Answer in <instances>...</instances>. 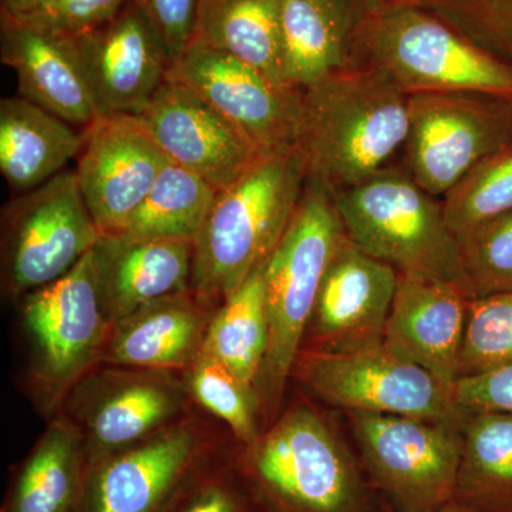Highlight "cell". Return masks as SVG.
Wrapping results in <instances>:
<instances>
[{"label":"cell","mask_w":512,"mask_h":512,"mask_svg":"<svg viewBox=\"0 0 512 512\" xmlns=\"http://www.w3.org/2000/svg\"><path fill=\"white\" fill-rule=\"evenodd\" d=\"M268 336L262 265L214 313L201 350L220 360L255 389L268 349Z\"/></svg>","instance_id":"83f0119b"},{"label":"cell","mask_w":512,"mask_h":512,"mask_svg":"<svg viewBox=\"0 0 512 512\" xmlns=\"http://www.w3.org/2000/svg\"><path fill=\"white\" fill-rule=\"evenodd\" d=\"M167 76L210 103L262 154L295 147L302 90L276 83L238 57L198 43L185 47Z\"/></svg>","instance_id":"7c38bea8"},{"label":"cell","mask_w":512,"mask_h":512,"mask_svg":"<svg viewBox=\"0 0 512 512\" xmlns=\"http://www.w3.org/2000/svg\"><path fill=\"white\" fill-rule=\"evenodd\" d=\"M128 2L130 0H46L36 12L23 19L77 36L100 28Z\"/></svg>","instance_id":"836d02e7"},{"label":"cell","mask_w":512,"mask_h":512,"mask_svg":"<svg viewBox=\"0 0 512 512\" xmlns=\"http://www.w3.org/2000/svg\"><path fill=\"white\" fill-rule=\"evenodd\" d=\"M444 212L458 237L512 208V148L474 168L443 198Z\"/></svg>","instance_id":"4dcf8cb0"},{"label":"cell","mask_w":512,"mask_h":512,"mask_svg":"<svg viewBox=\"0 0 512 512\" xmlns=\"http://www.w3.org/2000/svg\"><path fill=\"white\" fill-rule=\"evenodd\" d=\"M133 117L168 161L200 175L217 191L265 156L210 103L168 76Z\"/></svg>","instance_id":"9a60e30c"},{"label":"cell","mask_w":512,"mask_h":512,"mask_svg":"<svg viewBox=\"0 0 512 512\" xmlns=\"http://www.w3.org/2000/svg\"><path fill=\"white\" fill-rule=\"evenodd\" d=\"M245 447V473L276 512H379L345 440L308 404Z\"/></svg>","instance_id":"277c9868"},{"label":"cell","mask_w":512,"mask_h":512,"mask_svg":"<svg viewBox=\"0 0 512 512\" xmlns=\"http://www.w3.org/2000/svg\"><path fill=\"white\" fill-rule=\"evenodd\" d=\"M101 232L83 200L74 171L5 205L2 211L3 285L15 296L52 284L93 251Z\"/></svg>","instance_id":"30bf717a"},{"label":"cell","mask_w":512,"mask_h":512,"mask_svg":"<svg viewBox=\"0 0 512 512\" xmlns=\"http://www.w3.org/2000/svg\"><path fill=\"white\" fill-rule=\"evenodd\" d=\"M384 512H399V511L394 510V508H390V510H387V511H384Z\"/></svg>","instance_id":"b9f144b4"},{"label":"cell","mask_w":512,"mask_h":512,"mask_svg":"<svg viewBox=\"0 0 512 512\" xmlns=\"http://www.w3.org/2000/svg\"><path fill=\"white\" fill-rule=\"evenodd\" d=\"M83 147L72 124L25 97L0 101V173L26 192L52 180Z\"/></svg>","instance_id":"603a6c76"},{"label":"cell","mask_w":512,"mask_h":512,"mask_svg":"<svg viewBox=\"0 0 512 512\" xmlns=\"http://www.w3.org/2000/svg\"><path fill=\"white\" fill-rule=\"evenodd\" d=\"M295 150L265 154L218 191L195 239L191 292L210 306L228 299L268 261L291 224L306 187Z\"/></svg>","instance_id":"7a4b0ae2"},{"label":"cell","mask_w":512,"mask_h":512,"mask_svg":"<svg viewBox=\"0 0 512 512\" xmlns=\"http://www.w3.org/2000/svg\"><path fill=\"white\" fill-rule=\"evenodd\" d=\"M194 248L187 239L101 235L94 258L113 323L147 303L191 291Z\"/></svg>","instance_id":"44dd1931"},{"label":"cell","mask_w":512,"mask_h":512,"mask_svg":"<svg viewBox=\"0 0 512 512\" xmlns=\"http://www.w3.org/2000/svg\"><path fill=\"white\" fill-rule=\"evenodd\" d=\"M76 40L100 117L137 116L167 79L163 40L136 0Z\"/></svg>","instance_id":"ac0fdd59"},{"label":"cell","mask_w":512,"mask_h":512,"mask_svg":"<svg viewBox=\"0 0 512 512\" xmlns=\"http://www.w3.org/2000/svg\"><path fill=\"white\" fill-rule=\"evenodd\" d=\"M84 473L82 431L67 417L53 420L20 468L5 512H73Z\"/></svg>","instance_id":"484cf974"},{"label":"cell","mask_w":512,"mask_h":512,"mask_svg":"<svg viewBox=\"0 0 512 512\" xmlns=\"http://www.w3.org/2000/svg\"><path fill=\"white\" fill-rule=\"evenodd\" d=\"M22 298L33 386L53 409L100 363L113 328L94 249L62 278Z\"/></svg>","instance_id":"52a82bcc"},{"label":"cell","mask_w":512,"mask_h":512,"mask_svg":"<svg viewBox=\"0 0 512 512\" xmlns=\"http://www.w3.org/2000/svg\"><path fill=\"white\" fill-rule=\"evenodd\" d=\"M410 128L402 167L434 197H444L474 168L512 148V101L484 93L409 96Z\"/></svg>","instance_id":"9c48e42d"},{"label":"cell","mask_w":512,"mask_h":512,"mask_svg":"<svg viewBox=\"0 0 512 512\" xmlns=\"http://www.w3.org/2000/svg\"><path fill=\"white\" fill-rule=\"evenodd\" d=\"M191 43L238 57L285 84L281 0H200Z\"/></svg>","instance_id":"d4e9b609"},{"label":"cell","mask_w":512,"mask_h":512,"mask_svg":"<svg viewBox=\"0 0 512 512\" xmlns=\"http://www.w3.org/2000/svg\"><path fill=\"white\" fill-rule=\"evenodd\" d=\"M453 399L461 413H512V365L461 377L453 387Z\"/></svg>","instance_id":"e575fe53"},{"label":"cell","mask_w":512,"mask_h":512,"mask_svg":"<svg viewBox=\"0 0 512 512\" xmlns=\"http://www.w3.org/2000/svg\"><path fill=\"white\" fill-rule=\"evenodd\" d=\"M370 483L399 512H440L456 497L463 420L348 413Z\"/></svg>","instance_id":"ba28073f"},{"label":"cell","mask_w":512,"mask_h":512,"mask_svg":"<svg viewBox=\"0 0 512 512\" xmlns=\"http://www.w3.org/2000/svg\"><path fill=\"white\" fill-rule=\"evenodd\" d=\"M389 2L390 0H366V5L370 12H375V10L383 8Z\"/></svg>","instance_id":"60d3db41"},{"label":"cell","mask_w":512,"mask_h":512,"mask_svg":"<svg viewBox=\"0 0 512 512\" xmlns=\"http://www.w3.org/2000/svg\"><path fill=\"white\" fill-rule=\"evenodd\" d=\"M474 298L512 292V208L458 237Z\"/></svg>","instance_id":"d6a6232c"},{"label":"cell","mask_w":512,"mask_h":512,"mask_svg":"<svg viewBox=\"0 0 512 512\" xmlns=\"http://www.w3.org/2000/svg\"><path fill=\"white\" fill-rule=\"evenodd\" d=\"M163 40L170 63L190 45L200 0H136Z\"/></svg>","instance_id":"d590c367"},{"label":"cell","mask_w":512,"mask_h":512,"mask_svg":"<svg viewBox=\"0 0 512 512\" xmlns=\"http://www.w3.org/2000/svg\"><path fill=\"white\" fill-rule=\"evenodd\" d=\"M484 8L494 10V12L512 15V0H473Z\"/></svg>","instance_id":"f35d334b"},{"label":"cell","mask_w":512,"mask_h":512,"mask_svg":"<svg viewBox=\"0 0 512 512\" xmlns=\"http://www.w3.org/2000/svg\"><path fill=\"white\" fill-rule=\"evenodd\" d=\"M350 0H281L284 83L305 89L355 66Z\"/></svg>","instance_id":"cb8c5ba5"},{"label":"cell","mask_w":512,"mask_h":512,"mask_svg":"<svg viewBox=\"0 0 512 512\" xmlns=\"http://www.w3.org/2000/svg\"><path fill=\"white\" fill-rule=\"evenodd\" d=\"M332 194L346 235L366 254L399 272L460 286L474 298L443 200L421 188L402 165Z\"/></svg>","instance_id":"5b68a950"},{"label":"cell","mask_w":512,"mask_h":512,"mask_svg":"<svg viewBox=\"0 0 512 512\" xmlns=\"http://www.w3.org/2000/svg\"><path fill=\"white\" fill-rule=\"evenodd\" d=\"M187 370V390L195 402L224 421L245 446L254 443L261 434L258 416L262 414L255 389L202 350Z\"/></svg>","instance_id":"f546056e"},{"label":"cell","mask_w":512,"mask_h":512,"mask_svg":"<svg viewBox=\"0 0 512 512\" xmlns=\"http://www.w3.org/2000/svg\"><path fill=\"white\" fill-rule=\"evenodd\" d=\"M511 365L512 292L471 299L460 379Z\"/></svg>","instance_id":"1f68e13d"},{"label":"cell","mask_w":512,"mask_h":512,"mask_svg":"<svg viewBox=\"0 0 512 512\" xmlns=\"http://www.w3.org/2000/svg\"><path fill=\"white\" fill-rule=\"evenodd\" d=\"M292 377L313 396L346 413L460 421L453 389L383 345L323 352L302 349Z\"/></svg>","instance_id":"8fae6325"},{"label":"cell","mask_w":512,"mask_h":512,"mask_svg":"<svg viewBox=\"0 0 512 512\" xmlns=\"http://www.w3.org/2000/svg\"><path fill=\"white\" fill-rule=\"evenodd\" d=\"M217 194L218 191L200 175L167 161L146 200L113 235L195 242Z\"/></svg>","instance_id":"f1b7e54d"},{"label":"cell","mask_w":512,"mask_h":512,"mask_svg":"<svg viewBox=\"0 0 512 512\" xmlns=\"http://www.w3.org/2000/svg\"><path fill=\"white\" fill-rule=\"evenodd\" d=\"M205 437L183 420L86 468L73 512H165L200 463Z\"/></svg>","instance_id":"4fadbf2b"},{"label":"cell","mask_w":512,"mask_h":512,"mask_svg":"<svg viewBox=\"0 0 512 512\" xmlns=\"http://www.w3.org/2000/svg\"><path fill=\"white\" fill-rule=\"evenodd\" d=\"M363 30L357 64L384 70L409 96L470 92L512 101V66L416 3L375 10Z\"/></svg>","instance_id":"8992f818"},{"label":"cell","mask_w":512,"mask_h":512,"mask_svg":"<svg viewBox=\"0 0 512 512\" xmlns=\"http://www.w3.org/2000/svg\"><path fill=\"white\" fill-rule=\"evenodd\" d=\"M77 158V184L101 235L124 227L168 161L133 116L99 117L84 128Z\"/></svg>","instance_id":"2e32d148"},{"label":"cell","mask_w":512,"mask_h":512,"mask_svg":"<svg viewBox=\"0 0 512 512\" xmlns=\"http://www.w3.org/2000/svg\"><path fill=\"white\" fill-rule=\"evenodd\" d=\"M2 62L18 77L19 96L74 126L99 119L76 36L0 12Z\"/></svg>","instance_id":"ffe728a7"},{"label":"cell","mask_w":512,"mask_h":512,"mask_svg":"<svg viewBox=\"0 0 512 512\" xmlns=\"http://www.w3.org/2000/svg\"><path fill=\"white\" fill-rule=\"evenodd\" d=\"M471 299L450 282L399 272L383 345L453 389L460 379Z\"/></svg>","instance_id":"d6986e66"},{"label":"cell","mask_w":512,"mask_h":512,"mask_svg":"<svg viewBox=\"0 0 512 512\" xmlns=\"http://www.w3.org/2000/svg\"><path fill=\"white\" fill-rule=\"evenodd\" d=\"M399 271L346 235L326 269L303 349L352 352L382 345Z\"/></svg>","instance_id":"e0dca14e"},{"label":"cell","mask_w":512,"mask_h":512,"mask_svg":"<svg viewBox=\"0 0 512 512\" xmlns=\"http://www.w3.org/2000/svg\"><path fill=\"white\" fill-rule=\"evenodd\" d=\"M454 503L512 512V413H468Z\"/></svg>","instance_id":"4316f807"},{"label":"cell","mask_w":512,"mask_h":512,"mask_svg":"<svg viewBox=\"0 0 512 512\" xmlns=\"http://www.w3.org/2000/svg\"><path fill=\"white\" fill-rule=\"evenodd\" d=\"M409 128V94L384 70L355 64L302 89L293 150L308 180L338 192L392 167Z\"/></svg>","instance_id":"6da1fadb"},{"label":"cell","mask_w":512,"mask_h":512,"mask_svg":"<svg viewBox=\"0 0 512 512\" xmlns=\"http://www.w3.org/2000/svg\"><path fill=\"white\" fill-rule=\"evenodd\" d=\"M97 376L77 384L83 392L73 421L83 434L86 468L183 421L184 392L173 372L123 367Z\"/></svg>","instance_id":"5bb4252c"},{"label":"cell","mask_w":512,"mask_h":512,"mask_svg":"<svg viewBox=\"0 0 512 512\" xmlns=\"http://www.w3.org/2000/svg\"><path fill=\"white\" fill-rule=\"evenodd\" d=\"M46 0H0L2 9L0 12L6 15L16 16V18H25L32 15Z\"/></svg>","instance_id":"74e56055"},{"label":"cell","mask_w":512,"mask_h":512,"mask_svg":"<svg viewBox=\"0 0 512 512\" xmlns=\"http://www.w3.org/2000/svg\"><path fill=\"white\" fill-rule=\"evenodd\" d=\"M440 512H477L470 510V508L463 507V505L457 504V503H450L446 505V507L443 508Z\"/></svg>","instance_id":"ab89813d"},{"label":"cell","mask_w":512,"mask_h":512,"mask_svg":"<svg viewBox=\"0 0 512 512\" xmlns=\"http://www.w3.org/2000/svg\"><path fill=\"white\" fill-rule=\"evenodd\" d=\"M346 237L332 192L306 180L291 224L264 264L268 349L255 390L265 420L274 421L303 349L320 284Z\"/></svg>","instance_id":"3957f363"},{"label":"cell","mask_w":512,"mask_h":512,"mask_svg":"<svg viewBox=\"0 0 512 512\" xmlns=\"http://www.w3.org/2000/svg\"><path fill=\"white\" fill-rule=\"evenodd\" d=\"M207 306L191 291L141 306L113 323L100 363L127 369H188L207 333Z\"/></svg>","instance_id":"7402d4cb"},{"label":"cell","mask_w":512,"mask_h":512,"mask_svg":"<svg viewBox=\"0 0 512 512\" xmlns=\"http://www.w3.org/2000/svg\"><path fill=\"white\" fill-rule=\"evenodd\" d=\"M174 512H245L237 495L221 481H207L191 491Z\"/></svg>","instance_id":"8d00e7d4"}]
</instances>
